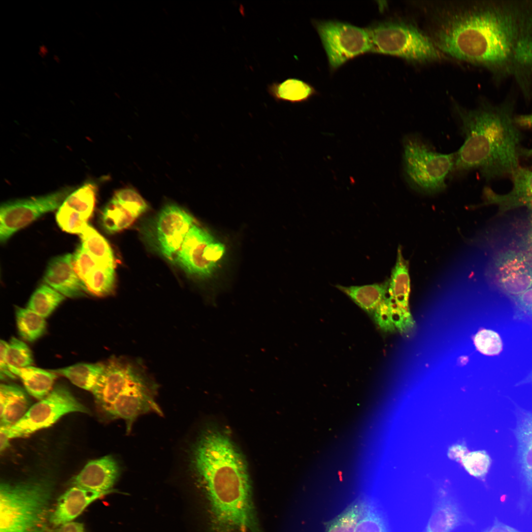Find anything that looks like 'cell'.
<instances>
[{
	"instance_id": "cell-34",
	"label": "cell",
	"mask_w": 532,
	"mask_h": 532,
	"mask_svg": "<svg viewBox=\"0 0 532 532\" xmlns=\"http://www.w3.org/2000/svg\"><path fill=\"white\" fill-rule=\"evenodd\" d=\"M462 462L469 474L483 479L489 471L492 460L486 451L478 450L466 454L462 459Z\"/></svg>"
},
{
	"instance_id": "cell-38",
	"label": "cell",
	"mask_w": 532,
	"mask_h": 532,
	"mask_svg": "<svg viewBox=\"0 0 532 532\" xmlns=\"http://www.w3.org/2000/svg\"><path fill=\"white\" fill-rule=\"evenodd\" d=\"M8 343L3 340L0 343V372L1 379L9 378L14 379L16 376L10 371L7 359V350Z\"/></svg>"
},
{
	"instance_id": "cell-45",
	"label": "cell",
	"mask_w": 532,
	"mask_h": 532,
	"mask_svg": "<svg viewBox=\"0 0 532 532\" xmlns=\"http://www.w3.org/2000/svg\"><path fill=\"white\" fill-rule=\"evenodd\" d=\"M5 430L1 427L0 428V450L4 451L9 445V440Z\"/></svg>"
},
{
	"instance_id": "cell-10",
	"label": "cell",
	"mask_w": 532,
	"mask_h": 532,
	"mask_svg": "<svg viewBox=\"0 0 532 532\" xmlns=\"http://www.w3.org/2000/svg\"><path fill=\"white\" fill-rule=\"evenodd\" d=\"M225 252L223 244L208 232L194 225L187 233L174 261L187 273L205 277L210 275Z\"/></svg>"
},
{
	"instance_id": "cell-16",
	"label": "cell",
	"mask_w": 532,
	"mask_h": 532,
	"mask_svg": "<svg viewBox=\"0 0 532 532\" xmlns=\"http://www.w3.org/2000/svg\"><path fill=\"white\" fill-rule=\"evenodd\" d=\"M104 495L73 486L58 499L50 515V524L57 527L71 522L91 503Z\"/></svg>"
},
{
	"instance_id": "cell-31",
	"label": "cell",
	"mask_w": 532,
	"mask_h": 532,
	"mask_svg": "<svg viewBox=\"0 0 532 532\" xmlns=\"http://www.w3.org/2000/svg\"><path fill=\"white\" fill-rule=\"evenodd\" d=\"M355 532H389L382 511L370 500L368 499L365 511Z\"/></svg>"
},
{
	"instance_id": "cell-22",
	"label": "cell",
	"mask_w": 532,
	"mask_h": 532,
	"mask_svg": "<svg viewBox=\"0 0 532 532\" xmlns=\"http://www.w3.org/2000/svg\"><path fill=\"white\" fill-rule=\"evenodd\" d=\"M267 91L277 102L301 103L307 101L316 94L309 84L297 78H288L281 82L268 84Z\"/></svg>"
},
{
	"instance_id": "cell-41",
	"label": "cell",
	"mask_w": 532,
	"mask_h": 532,
	"mask_svg": "<svg viewBox=\"0 0 532 532\" xmlns=\"http://www.w3.org/2000/svg\"><path fill=\"white\" fill-rule=\"evenodd\" d=\"M519 239L526 248L532 252V213L529 218L524 233Z\"/></svg>"
},
{
	"instance_id": "cell-47",
	"label": "cell",
	"mask_w": 532,
	"mask_h": 532,
	"mask_svg": "<svg viewBox=\"0 0 532 532\" xmlns=\"http://www.w3.org/2000/svg\"><path fill=\"white\" fill-rule=\"evenodd\" d=\"M48 53L47 47L45 45H41L39 47L38 54L42 58L45 57Z\"/></svg>"
},
{
	"instance_id": "cell-1",
	"label": "cell",
	"mask_w": 532,
	"mask_h": 532,
	"mask_svg": "<svg viewBox=\"0 0 532 532\" xmlns=\"http://www.w3.org/2000/svg\"><path fill=\"white\" fill-rule=\"evenodd\" d=\"M189 461L206 499L210 532H262L246 463L228 435L205 431L192 447Z\"/></svg>"
},
{
	"instance_id": "cell-26",
	"label": "cell",
	"mask_w": 532,
	"mask_h": 532,
	"mask_svg": "<svg viewBox=\"0 0 532 532\" xmlns=\"http://www.w3.org/2000/svg\"><path fill=\"white\" fill-rule=\"evenodd\" d=\"M368 499L361 497L326 524L325 532H355L366 508Z\"/></svg>"
},
{
	"instance_id": "cell-20",
	"label": "cell",
	"mask_w": 532,
	"mask_h": 532,
	"mask_svg": "<svg viewBox=\"0 0 532 532\" xmlns=\"http://www.w3.org/2000/svg\"><path fill=\"white\" fill-rule=\"evenodd\" d=\"M410 280L408 263L405 260L399 248L395 266L389 281L388 300L391 304L406 309L410 293Z\"/></svg>"
},
{
	"instance_id": "cell-35",
	"label": "cell",
	"mask_w": 532,
	"mask_h": 532,
	"mask_svg": "<svg viewBox=\"0 0 532 532\" xmlns=\"http://www.w3.org/2000/svg\"><path fill=\"white\" fill-rule=\"evenodd\" d=\"M113 198L137 218L145 212L148 208L147 204L142 197L132 189L120 190L115 193Z\"/></svg>"
},
{
	"instance_id": "cell-21",
	"label": "cell",
	"mask_w": 532,
	"mask_h": 532,
	"mask_svg": "<svg viewBox=\"0 0 532 532\" xmlns=\"http://www.w3.org/2000/svg\"><path fill=\"white\" fill-rule=\"evenodd\" d=\"M388 287L389 281L364 286H337L359 306L371 315L387 298Z\"/></svg>"
},
{
	"instance_id": "cell-29",
	"label": "cell",
	"mask_w": 532,
	"mask_h": 532,
	"mask_svg": "<svg viewBox=\"0 0 532 532\" xmlns=\"http://www.w3.org/2000/svg\"><path fill=\"white\" fill-rule=\"evenodd\" d=\"M115 268L98 266L93 270L83 281L87 292L98 297L111 294L116 285Z\"/></svg>"
},
{
	"instance_id": "cell-19",
	"label": "cell",
	"mask_w": 532,
	"mask_h": 532,
	"mask_svg": "<svg viewBox=\"0 0 532 532\" xmlns=\"http://www.w3.org/2000/svg\"><path fill=\"white\" fill-rule=\"evenodd\" d=\"M9 369L22 381L27 391L33 397L41 400L51 391L56 374L40 368L30 366L24 368L9 366Z\"/></svg>"
},
{
	"instance_id": "cell-42",
	"label": "cell",
	"mask_w": 532,
	"mask_h": 532,
	"mask_svg": "<svg viewBox=\"0 0 532 532\" xmlns=\"http://www.w3.org/2000/svg\"><path fill=\"white\" fill-rule=\"evenodd\" d=\"M53 532H84V528L82 523L69 522L60 526Z\"/></svg>"
},
{
	"instance_id": "cell-33",
	"label": "cell",
	"mask_w": 532,
	"mask_h": 532,
	"mask_svg": "<svg viewBox=\"0 0 532 532\" xmlns=\"http://www.w3.org/2000/svg\"><path fill=\"white\" fill-rule=\"evenodd\" d=\"M7 359L9 366L24 368L31 366L33 355L28 346L23 341L12 337L8 342Z\"/></svg>"
},
{
	"instance_id": "cell-13",
	"label": "cell",
	"mask_w": 532,
	"mask_h": 532,
	"mask_svg": "<svg viewBox=\"0 0 532 532\" xmlns=\"http://www.w3.org/2000/svg\"><path fill=\"white\" fill-rule=\"evenodd\" d=\"M510 177L513 186L506 194H499L485 187L481 205H497L500 213L524 206L532 210V169L519 166Z\"/></svg>"
},
{
	"instance_id": "cell-5",
	"label": "cell",
	"mask_w": 532,
	"mask_h": 532,
	"mask_svg": "<svg viewBox=\"0 0 532 532\" xmlns=\"http://www.w3.org/2000/svg\"><path fill=\"white\" fill-rule=\"evenodd\" d=\"M366 29L370 40V52L395 56L417 64L448 58L435 46L425 31L408 20H385Z\"/></svg>"
},
{
	"instance_id": "cell-28",
	"label": "cell",
	"mask_w": 532,
	"mask_h": 532,
	"mask_svg": "<svg viewBox=\"0 0 532 532\" xmlns=\"http://www.w3.org/2000/svg\"><path fill=\"white\" fill-rule=\"evenodd\" d=\"M65 297L44 283L30 298L26 307L44 318L48 317L64 300Z\"/></svg>"
},
{
	"instance_id": "cell-6",
	"label": "cell",
	"mask_w": 532,
	"mask_h": 532,
	"mask_svg": "<svg viewBox=\"0 0 532 532\" xmlns=\"http://www.w3.org/2000/svg\"><path fill=\"white\" fill-rule=\"evenodd\" d=\"M404 174L409 186L425 194L443 191L445 180L454 168L455 154H442L432 149L416 135L403 139Z\"/></svg>"
},
{
	"instance_id": "cell-9",
	"label": "cell",
	"mask_w": 532,
	"mask_h": 532,
	"mask_svg": "<svg viewBox=\"0 0 532 532\" xmlns=\"http://www.w3.org/2000/svg\"><path fill=\"white\" fill-rule=\"evenodd\" d=\"M73 191L66 188L35 197L4 202L0 208V240L5 242L14 233L43 214L58 209Z\"/></svg>"
},
{
	"instance_id": "cell-43",
	"label": "cell",
	"mask_w": 532,
	"mask_h": 532,
	"mask_svg": "<svg viewBox=\"0 0 532 532\" xmlns=\"http://www.w3.org/2000/svg\"><path fill=\"white\" fill-rule=\"evenodd\" d=\"M514 121L519 128H532V112L527 114L516 115Z\"/></svg>"
},
{
	"instance_id": "cell-3",
	"label": "cell",
	"mask_w": 532,
	"mask_h": 532,
	"mask_svg": "<svg viewBox=\"0 0 532 532\" xmlns=\"http://www.w3.org/2000/svg\"><path fill=\"white\" fill-rule=\"evenodd\" d=\"M157 386L141 363L113 358L103 370L91 392L109 417L123 420L130 432L135 419L150 412L161 414L155 400Z\"/></svg>"
},
{
	"instance_id": "cell-49",
	"label": "cell",
	"mask_w": 532,
	"mask_h": 532,
	"mask_svg": "<svg viewBox=\"0 0 532 532\" xmlns=\"http://www.w3.org/2000/svg\"><path fill=\"white\" fill-rule=\"evenodd\" d=\"M54 60L55 61V62H57V63H59V62H60V58H59V57H58V56H57V55H54Z\"/></svg>"
},
{
	"instance_id": "cell-7",
	"label": "cell",
	"mask_w": 532,
	"mask_h": 532,
	"mask_svg": "<svg viewBox=\"0 0 532 532\" xmlns=\"http://www.w3.org/2000/svg\"><path fill=\"white\" fill-rule=\"evenodd\" d=\"M72 412L87 413V408L65 386L58 385L43 399L31 406L15 424L1 427L10 439L29 435L48 428L63 416Z\"/></svg>"
},
{
	"instance_id": "cell-46",
	"label": "cell",
	"mask_w": 532,
	"mask_h": 532,
	"mask_svg": "<svg viewBox=\"0 0 532 532\" xmlns=\"http://www.w3.org/2000/svg\"><path fill=\"white\" fill-rule=\"evenodd\" d=\"M520 156L532 159V148L528 149L521 147L520 150Z\"/></svg>"
},
{
	"instance_id": "cell-44",
	"label": "cell",
	"mask_w": 532,
	"mask_h": 532,
	"mask_svg": "<svg viewBox=\"0 0 532 532\" xmlns=\"http://www.w3.org/2000/svg\"><path fill=\"white\" fill-rule=\"evenodd\" d=\"M466 449L465 448L460 446L457 445L452 447L449 450L448 454L450 458L453 459L457 458H463V457L466 454Z\"/></svg>"
},
{
	"instance_id": "cell-30",
	"label": "cell",
	"mask_w": 532,
	"mask_h": 532,
	"mask_svg": "<svg viewBox=\"0 0 532 532\" xmlns=\"http://www.w3.org/2000/svg\"><path fill=\"white\" fill-rule=\"evenodd\" d=\"M97 192L95 183L87 182L72 191L62 204L80 213L88 220L94 212Z\"/></svg>"
},
{
	"instance_id": "cell-25",
	"label": "cell",
	"mask_w": 532,
	"mask_h": 532,
	"mask_svg": "<svg viewBox=\"0 0 532 532\" xmlns=\"http://www.w3.org/2000/svg\"><path fill=\"white\" fill-rule=\"evenodd\" d=\"M136 218L132 212L113 198L104 207L100 217L102 228L110 233L128 228Z\"/></svg>"
},
{
	"instance_id": "cell-40",
	"label": "cell",
	"mask_w": 532,
	"mask_h": 532,
	"mask_svg": "<svg viewBox=\"0 0 532 532\" xmlns=\"http://www.w3.org/2000/svg\"><path fill=\"white\" fill-rule=\"evenodd\" d=\"M484 532H523L500 521L496 517L492 525Z\"/></svg>"
},
{
	"instance_id": "cell-24",
	"label": "cell",
	"mask_w": 532,
	"mask_h": 532,
	"mask_svg": "<svg viewBox=\"0 0 532 532\" xmlns=\"http://www.w3.org/2000/svg\"><path fill=\"white\" fill-rule=\"evenodd\" d=\"M103 367L104 363H78L50 371L64 376L78 387L91 392Z\"/></svg>"
},
{
	"instance_id": "cell-27",
	"label": "cell",
	"mask_w": 532,
	"mask_h": 532,
	"mask_svg": "<svg viewBox=\"0 0 532 532\" xmlns=\"http://www.w3.org/2000/svg\"><path fill=\"white\" fill-rule=\"evenodd\" d=\"M18 331L25 340L33 342L41 337L46 330L45 318L27 307L15 309Z\"/></svg>"
},
{
	"instance_id": "cell-32",
	"label": "cell",
	"mask_w": 532,
	"mask_h": 532,
	"mask_svg": "<svg viewBox=\"0 0 532 532\" xmlns=\"http://www.w3.org/2000/svg\"><path fill=\"white\" fill-rule=\"evenodd\" d=\"M56 219L63 231L79 235L89 224L88 220L81 214L63 204L58 209Z\"/></svg>"
},
{
	"instance_id": "cell-48",
	"label": "cell",
	"mask_w": 532,
	"mask_h": 532,
	"mask_svg": "<svg viewBox=\"0 0 532 532\" xmlns=\"http://www.w3.org/2000/svg\"><path fill=\"white\" fill-rule=\"evenodd\" d=\"M532 384V371L523 380L519 382V385L526 384Z\"/></svg>"
},
{
	"instance_id": "cell-37",
	"label": "cell",
	"mask_w": 532,
	"mask_h": 532,
	"mask_svg": "<svg viewBox=\"0 0 532 532\" xmlns=\"http://www.w3.org/2000/svg\"><path fill=\"white\" fill-rule=\"evenodd\" d=\"M72 266L74 271L82 282L93 270L100 266L81 244L72 255Z\"/></svg>"
},
{
	"instance_id": "cell-12",
	"label": "cell",
	"mask_w": 532,
	"mask_h": 532,
	"mask_svg": "<svg viewBox=\"0 0 532 532\" xmlns=\"http://www.w3.org/2000/svg\"><path fill=\"white\" fill-rule=\"evenodd\" d=\"M194 223L193 216L177 205H168L161 210L155 221V240L166 259L173 261Z\"/></svg>"
},
{
	"instance_id": "cell-17",
	"label": "cell",
	"mask_w": 532,
	"mask_h": 532,
	"mask_svg": "<svg viewBox=\"0 0 532 532\" xmlns=\"http://www.w3.org/2000/svg\"><path fill=\"white\" fill-rule=\"evenodd\" d=\"M467 522L468 519L456 500L449 496H441L435 501L426 532H451Z\"/></svg>"
},
{
	"instance_id": "cell-14",
	"label": "cell",
	"mask_w": 532,
	"mask_h": 532,
	"mask_svg": "<svg viewBox=\"0 0 532 532\" xmlns=\"http://www.w3.org/2000/svg\"><path fill=\"white\" fill-rule=\"evenodd\" d=\"M120 473L117 461L106 456L88 463L74 478L72 484L106 494L111 492Z\"/></svg>"
},
{
	"instance_id": "cell-4",
	"label": "cell",
	"mask_w": 532,
	"mask_h": 532,
	"mask_svg": "<svg viewBox=\"0 0 532 532\" xmlns=\"http://www.w3.org/2000/svg\"><path fill=\"white\" fill-rule=\"evenodd\" d=\"M53 484L48 478L0 485V532H48Z\"/></svg>"
},
{
	"instance_id": "cell-18",
	"label": "cell",
	"mask_w": 532,
	"mask_h": 532,
	"mask_svg": "<svg viewBox=\"0 0 532 532\" xmlns=\"http://www.w3.org/2000/svg\"><path fill=\"white\" fill-rule=\"evenodd\" d=\"M29 402L25 392L14 385L0 386V427H9L19 421L29 409Z\"/></svg>"
},
{
	"instance_id": "cell-39",
	"label": "cell",
	"mask_w": 532,
	"mask_h": 532,
	"mask_svg": "<svg viewBox=\"0 0 532 532\" xmlns=\"http://www.w3.org/2000/svg\"><path fill=\"white\" fill-rule=\"evenodd\" d=\"M511 299L520 310L532 316V287Z\"/></svg>"
},
{
	"instance_id": "cell-15",
	"label": "cell",
	"mask_w": 532,
	"mask_h": 532,
	"mask_svg": "<svg viewBox=\"0 0 532 532\" xmlns=\"http://www.w3.org/2000/svg\"><path fill=\"white\" fill-rule=\"evenodd\" d=\"M43 280L65 297L80 298L88 293L73 269L72 255L69 253L54 257L49 261Z\"/></svg>"
},
{
	"instance_id": "cell-2",
	"label": "cell",
	"mask_w": 532,
	"mask_h": 532,
	"mask_svg": "<svg viewBox=\"0 0 532 532\" xmlns=\"http://www.w3.org/2000/svg\"><path fill=\"white\" fill-rule=\"evenodd\" d=\"M515 102H481L473 109L457 103L455 114L465 141L455 154L454 168L459 172L477 169L486 180L510 176L519 166L522 136L514 121Z\"/></svg>"
},
{
	"instance_id": "cell-23",
	"label": "cell",
	"mask_w": 532,
	"mask_h": 532,
	"mask_svg": "<svg viewBox=\"0 0 532 532\" xmlns=\"http://www.w3.org/2000/svg\"><path fill=\"white\" fill-rule=\"evenodd\" d=\"M81 245L103 266H116L113 251L106 239L94 227L88 224L79 234Z\"/></svg>"
},
{
	"instance_id": "cell-11",
	"label": "cell",
	"mask_w": 532,
	"mask_h": 532,
	"mask_svg": "<svg viewBox=\"0 0 532 532\" xmlns=\"http://www.w3.org/2000/svg\"><path fill=\"white\" fill-rule=\"evenodd\" d=\"M515 414L516 425L513 432L521 489L517 507L521 512H525L532 508V410L516 406Z\"/></svg>"
},
{
	"instance_id": "cell-8",
	"label": "cell",
	"mask_w": 532,
	"mask_h": 532,
	"mask_svg": "<svg viewBox=\"0 0 532 532\" xmlns=\"http://www.w3.org/2000/svg\"><path fill=\"white\" fill-rule=\"evenodd\" d=\"M314 24L332 70L370 52V40L366 28L334 20L317 21Z\"/></svg>"
},
{
	"instance_id": "cell-36",
	"label": "cell",
	"mask_w": 532,
	"mask_h": 532,
	"mask_svg": "<svg viewBox=\"0 0 532 532\" xmlns=\"http://www.w3.org/2000/svg\"><path fill=\"white\" fill-rule=\"evenodd\" d=\"M474 341L477 349L485 355L498 354L502 348L500 337L498 333L491 330L484 329L478 332Z\"/></svg>"
}]
</instances>
